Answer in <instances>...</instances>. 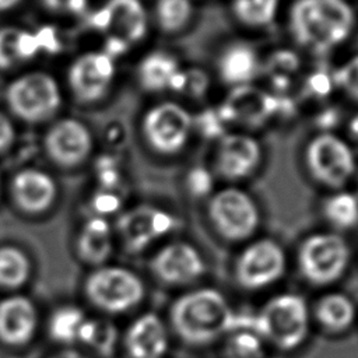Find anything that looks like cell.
<instances>
[{"mask_svg": "<svg viewBox=\"0 0 358 358\" xmlns=\"http://www.w3.org/2000/svg\"><path fill=\"white\" fill-rule=\"evenodd\" d=\"M316 319L331 331H341L355 319L354 302L344 294H327L316 305Z\"/></svg>", "mask_w": 358, "mask_h": 358, "instance_id": "cb8c5ba5", "label": "cell"}, {"mask_svg": "<svg viewBox=\"0 0 358 358\" xmlns=\"http://www.w3.org/2000/svg\"><path fill=\"white\" fill-rule=\"evenodd\" d=\"M78 341L102 355H110L117 341V330L113 323L103 319H85Z\"/></svg>", "mask_w": 358, "mask_h": 358, "instance_id": "83f0119b", "label": "cell"}, {"mask_svg": "<svg viewBox=\"0 0 358 358\" xmlns=\"http://www.w3.org/2000/svg\"><path fill=\"white\" fill-rule=\"evenodd\" d=\"M124 348L130 358H162L168 351V333L162 319L147 312L126 330Z\"/></svg>", "mask_w": 358, "mask_h": 358, "instance_id": "d6986e66", "label": "cell"}, {"mask_svg": "<svg viewBox=\"0 0 358 358\" xmlns=\"http://www.w3.org/2000/svg\"><path fill=\"white\" fill-rule=\"evenodd\" d=\"M152 274L165 284L183 285L203 275L206 266L199 250L186 242L162 246L151 259Z\"/></svg>", "mask_w": 358, "mask_h": 358, "instance_id": "9a60e30c", "label": "cell"}, {"mask_svg": "<svg viewBox=\"0 0 358 358\" xmlns=\"http://www.w3.org/2000/svg\"><path fill=\"white\" fill-rule=\"evenodd\" d=\"M20 29L14 27L0 28V69H10L18 62L17 38Z\"/></svg>", "mask_w": 358, "mask_h": 358, "instance_id": "836d02e7", "label": "cell"}, {"mask_svg": "<svg viewBox=\"0 0 358 358\" xmlns=\"http://www.w3.org/2000/svg\"><path fill=\"white\" fill-rule=\"evenodd\" d=\"M192 124L193 119L182 105L165 101L147 110L143 119V134L157 152L171 155L185 147Z\"/></svg>", "mask_w": 358, "mask_h": 358, "instance_id": "9c48e42d", "label": "cell"}, {"mask_svg": "<svg viewBox=\"0 0 358 358\" xmlns=\"http://www.w3.org/2000/svg\"><path fill=\"white\" fill-rule=\"evenodd\" d=\"M207 213L215 231L228 241H245L252 236L260 222L255 200L238 187H225L214 193Z\"/></svg>", "mask_w": 358, "mask_h": 358, "instance_id": "52a82bcc", "label": "cell"}, {"mask_svg": "<svg viewBox=\"0 0 358 358\" xmlns=\"http://www.w3.org/2000/svg\"><path fill=\"white\" fill-rule=\"evenodd\" d=\"M87 22L95 31L117 38L129 46L141 41L147 32V14L140 0H106L90 13Z\"/></svg>", "mask_w": 358, "mask_h": 358, "instance_id": "8fae6325", "label": "cell"}, {"mask_svg": "<svg viewBox=\"0 0 358 358\" xmlns=\"http://www.w3.org/2000/svg\"><path fill=\"white\" fill-rule=\"evenodd\" d=\"M15 204L28 214L46 211L56 197V183L50 175L36 168H25L11 182Z\"/></svg>", "mask_w": 358, "mask_h": 358, "instance_id": "ffe728a7", "label": "cell"}, {"mask_svg": "<svg viewBox=\"0 0 358 358\" xmlns=\"http://www.w3.org/2000/svg\"><path fill=\"white\" fill-rule=\"evenodd\" d=\"M115 73V59L102 50L87 52L71 63L69 69V84L78 99L94 102L105 96L109 91Z\"/></svg>", "mask_w": 358, "mask_h": 358, "instance_id": "5bb4252c", "label": "cell"}, {"mask_svg": "<svg viewBox=\"0 0 358 358\" xmlns=\"http://www.w3.org/2000/svg\"><path fill=\"white\" fill-rule=\"evenodd\" d=\"M236 312L217 289L199 288L180 295L171 308L175 333L187 344L204 345L227 336L235 324Z\"/></svg>", "mask_w": 358, "mask_h": 358, "instance_id": "7a4b0ae2", "label": "cell"}, {"mask_svg": "<svg viewBox=\"0 0 358 358\" xmlns=\"http://www.w3.org/2000/svg\"><path fill=\"white\" fill-rule=\"evenodd\" d=\"M262 159V148L256 138L242 133L224 134L220 140L215 166L227 179L249 176Z\"/></svg>", "mask_w": 358, "mask_h": 358, "instance_id": "ac0fdd59", "label": "cell"}, {"mask_svg": "<svg viewBox=\"0 0 358 358\" xmlns=\"http://www.w3.org/2000/svg\"><path fill=\"white\" fill-rule=\"evenodd\" d=\"M45 148L49 157L59 165L74 166L83 162L91 152V133L80 120L64 117L48 130Z\"/></svg>", "mask_w": 358, "mask_h": 358, "instance_id": "2e32d148", "label": "cell"}, {"mask_svg": "<svg viewBox=\"0 0 358 358\" xmlns=\"http://www.w3.org/2000/svg\"><path fill=\"white\" fill-rule=\"evenodd\" d=\"M87 316L76 305H62L56 308L48 320V333L52 340L60 344L78 341L80 330Z\"/></svg>", "mask_w": 358, "mask_h": 358, "instance_id": "4316f807", "label": "cell"}, {"mask_svg": "<svg viewBox=\"0 0 358 358\" xmlns=\"http://www.w3.org/2000/svg\"><path fill=\"white\" fill-rule=\"evenodd\" d=\"M85 298L99 310L110 315L136 308L144 298L141 278L120 266H98L84 280Z\"/></svg>", "mask_w": 358, "mask_h": 358, "instance_id": "277c9868", "label": "cell"}, {"mask_svg": "<svg viewBox=\"0 0 358 358\" xmlns=\"http://www.w3.org/2000/svg\"><path fill=\"white\" fill-rule=\"evenodd\" d=\"M98 179L105 190H112L119 183V172L116 164L109 157H102L96 164Z\"/></svg>", "mask_w": 358, "mask_h": 358, "instance_id": "74e56055", "label": "cell"}, {"mask_svg": "<svg viewBox=\"0 0 358 358\" xmlns=\"http://www.w3.org/2000/svg\"><path fill=\"white\" fill-rule=\"evenodd\" d=\"M278 0H234L235 17L249 27H264L270 24L277 13Z\"/></svg>", "mask_w": 358, "mask_h": 358, "instance_id": "f546056e", "label": "cell"}, {"mask_svg": "<svg viewBox=\"0 0 358 358\" xmlns=\"http://www.w3.org/2000/svg\"><path fill=\"white\" fill-rule=\"evenodd\" d=\"M199 131L207 138H215L224 136V120L221 119L217 109L203 110L194 120Z\"/></svg>", "mask_w": 358, "mask_h": 358, "instance_id": "e575fe53", "label": "cell"}, {"mask_svg": "<svg viewBox=\"0 0 358 358\" xmlns=\"http://www.w3.org/2000/svg\"><path fill=\"white\" fill-rule=\"evenodd\" d=\"M299 64H301V60L296 53L288 49H280L270 55L267 70L270 77L280 76V77L289 78V76L299 69Z\"/></svg>", "mask_w": 358, "mask_h": 358, "instance_id": "d6a6232c", "label": "cell"}, {"mask_svg": "<svg viewBox=\"0 0 358 358\" xmlns=\"http://www.w3.org/2000/svg\"><path fill=\"white\" fill-rule=\"evenodd\" d=\"M257 71V57L255 50L245 45L236 43L229 46L220 59V74L228 84L243 85L250 81Z\"/></svg>", "mask_w": 358, "mask_h": 358, "instance_id": "603a6c76", "label": "cell"}, {"mask_svg": "<svg viewBox=\"0 0 358 358\" xmlns=\"http://www.w3.org/2000/svg\"><path fill=\"white\" fill-rule=\"evenodd\" d=\"M38 309L31 298L11 294L0 299V341L8 347L28 344L38 329Z\"/></svg>", "mask_w": 358, "mask_h": 358, "instance_id": "e0dca14e", "label": "cell"}, {"mask_svg": "<svg viewBox=\"0 0 358 358\" xmlns=\"http://www.w3.org/2000/svg\"><path fill=\"white\" fill-rule=\"evenodd\" d=\"M280 96L249 84L236 85L217 109L224 123H241L259 127L278 115Z\"/></svg>", "mask_w": 358, "mask_h": 358, "instance_id": "4fadbf2b", "label": "cell"}, {"mask_svg": "<svg viewBox=\"0 0 358 358\" xmlns=\"http://www.w3.org/2000/svg\"><path fill=\"white\" fill-rule=\"evenodd\" d=\"M338 110L334 109V108H327V109H323L315 119L316 124L323 129V130H329L331 127H334L337 123H338Z\"/></svg>", "mask_w": 358, "mask_h": 358, "instance_id": "ee69618b", "label": "cell"}, {"mask_svg": "<svg viewBox=\"0 0 358 358\" xmlns=\"http://www.w3.org/2000/svg\"><path fill=\"white\" fill-rule=\"evenodd\" d=\"M20 3H21V0H0V11H6V10H10V8H14Z\"/></svg>", "mask_w": 358, "mask_h": 358, "instance_id": "bcb514c9", "label": "cell"}, {"mask_svg": "<svg viewBox=\"0 0 358 358\" xmlns=\"http://www.w3.org/2000/svg\"><path fill=\"white\" fill-rule=\"evenodd\" d=\"M185 76H186V84L183 91H186L193 96H200L206 92L208 87V77L204 71L199 69H190L185 71Z\"/></svg>", "mask_w": 358, "mask_h": 358, "instance_id": "ab89813d", "label": "cell"}, {"mask_svg": "<svg viewBox=\"0 0 358 358\" xmlns=\"http://www.w3.org/2000/svg\"><path fill=\"white\" fill-rule=\"evenodd\" d=\"M186 185L193 196L201 197L213 190V176L208 169L203 166H196L187 173Z\"/></svg>", "mask_w": 358, "mask_h": 358, "instance_id": "d590c367", "label": "cell"}, {"mask_svg": "<svg viewBox=\"0 0 358 358\" xmlns=\"http://www.w3.org/2000/svg\"><path fill=\"white\" fill-rule=\"evenodd\" d=\"M10 109L27 122L50 117L62 105L57 81L48 73L32 71L13 80L6 90Z\"/></svg>", "mask_w": 358, "mask_h": 358, "instance_id": "5b68a950", "label": "cell"}, {"mask_svg": "<svg viewBox=\"0 0 358 358\" xmlns=\"http://www.w3.org/2000/svg\"><path fill=\"white\" fill-rule=\"evenodd\" d=\"M48 358H90L87 357L85 354L77 351V350H71V348H67V350H62V351H57L55 354H52L50 357Z\"/></svg>", "mask_w": 358, "mask_h": 358, "instance_id": "f6af8a7d", "label": "cell"}, {"mask_svg": "<svg viewBox=\"0 0 358 358\" xmlns=\"http://www.w3.org/2000/svg\"><path fill=\"white\" fill-rule=\"evenodd\" d=\"M333 87L331 76L324 71H315L306 80V90L317 98L327 96L333 91Z\"/></svg>", "mask_w": 358, "mask_h": 358, "instance_id": "f35d334b", "label": "cell"}, {"mask_svg": "<svg viewBox=\"0 0 358 358\" xmlns=\"http://www.w3.org/2000/svg\"><path fill=\"white\" fill-rule=\"evenodd\" d=\"M227 336V358H263L264 340L253 326V315L236 313L234 329Z\"/></svg>", "mask_w": 358, "mask_h": 358, "instance_id": "7402d4cb", "label": "cell"}, {"mask_svg": "<svg viewBox=\"0 0 358 358\" xmlns=\"http://www.w3.org/2000/svg\"><path fill=\"white\" fill-rule=\"evenodd\" d=\"M176 227L172 214L152 206H137L123 213L117 221V231L124 248L130 253L147 249L152 242L165 236Z\"/></svg>", "mask_w": 358, "mask_h": 358, "instance_id": "7c38bea8", "label": "cell"}, {"mask_svg": "<svg viewBox=\"0 0 358 358\" xmlns=\"http://www.w3.org/2000/svg\"><path fill=\"white\" fill-rule=\"evenodd\" d=\"M190 0H158L157 20L165 32H176L182 29L192 17Z\"/></svg>", "mask_w": 358, "mask_h": 358, "instance_id": "4dcf8cb0", "label": "cell"}, {"mask_svg": "<svg viewBox=\"0 0 358 358\" xmlns=\"http://www.w3.org/2000/svg\"><path fill=\"white\" fill-rule=\"evenodd\" d=\"M112 249V234L108 221L99 215L88 218L83 224L76 241L78 257L83 262L98 267L105 264Z\"/></svg>", "mask_w": 358, "mask_h": 358, "instance_id": "44dd1931", "label": "cell"}, {"mask_svg": "<svg viewBox=\"0 0 358 358\" xmlns=\"http://www.w3.org/2000/svg\"><path fill=\"white\" fill-rule=\"evenodd\" d=\"M14 134L15 131L13 123L3 112H0V151L7 148L13 143Z\"/></svg>", "mask_w": 358, "mask_h": 358, "instance_id": "7bdbcfd3", "label": "cell"}, {"mask_svg": "<svg viewBox=\"0 0 358 358\" xmlns=\"http://www.w3.org/2000/svg\"><path fill=\"white\" fill-rule=\"evenodd\" d=\"M350 262V248L344 238L331 232L309 235L298 252L302 275L312 284L324 285L338 280Z\"/></svg>", "mask_w": 358, "mask_h": 358, "instance_id": "8992f818", "label": "cell"}, {"mask_svg": "<svg viewBox=\"0 0 358 358\" xmlns=\"http://www.w3.org/2000/svg\"><path fill=\"white\" fill-rule=\"evenodd\" d=\"M333 84L358 102V55L340 64L331 76Z\"/></svg>", "mask_w": 358, "mask_h": 358, "instance_id": "1f68e13d", "label": "cell"}, {"mask_svg": "<svg viewBox=\"0 0 358 358\" xmlns=\"http://www.w3.org/2000/svg\"><path fill=\"white\" fill-rule=\"evenodd\" d=\"M287 257L280 243L273 239H259L246 246L235 263V278L242 288L262 289L285 271Z\"/></svg>", "mask_w": 358, "mask_h": 358, "instance_id": "30bf717a", "label": "cell"}, {"mask_svg": "<svg viewBox=\"0 0 358 358\" xmlns=\"http://www.w3.org/2000/svg\"><path fill=\"white\" fill-rule=\"evenodd\" d=\"M32 267L28 255L14 245L0 246V287L15 291L27 284Z\"/></svg>", "mask_w": 358, "mask_h": 358, "instance_id": "d4e9b609", "label": "cell"}, {"mask_svg": "<svg viewBox=\"0 0 358 358\" xmlns=\"http://www.w3.org/2000/svg\"><path fill=\"white\" fill-rule=\"evenodd\" d=\"M323 213L336 228H354L358 224V199L351 193L338 192L326 200Z\"/></svg>", "mask_w": 358, "mask_h": 358, "instance_id": "f1b7e54d", "label": "cell"}, {"mask_svg": "<svg viewBox=\"0 0 358 358\" xmlns=\"http://www.w3.org/2000/svg\"><path fill=\"white\" fill-rule=\"evenodd\" d=\"M42 1L52 11L83 14L87 10L88 0H42Z\"/></svg>", "mask_w": 358, "mask_h": 358, "instance_id": "b9f144b4", "label": "cell"}, {"mask_svg": "<svg viewBox=\"0 0 358 358\" xmlns=\"http://www.w3.org/2000/svg\"><path fill=\"white\" fill-rule=\"evenodd\" d=\"M179 70L173 56L152 52L147 55L138 66V78L141 85L148 91H159L169 87L175 73Z\"/></svg>", "mask_w": 358, "mask_h": 358, "instance_id": "484cf974", "label": "cell"}, {"mask_svg": "<svg viewBox=\"0 0 358 358\" xmlns=\"http://www.w3.org/2000/svg\"><path fill=\"white\" fill-rule=\"evenodd\" d=\"M305 159L312 176L333 189L344 186L355 171V158L350 145L329 131H323L309 141Z\"/></svg>", "mask_w": 358, "mask_h": 358, "instance_id": "ba28073f", "label": "cell"}, {"mask_svg": "<svg viewBox=\"0 0 358 358\" xmlns=\"http://www.w3.org/2000/svg\"><path fill=\"white\" fill-rule=\"evenodd\" d=\"M348 129H350V133H351L355 138H358V113L350 120Z\"/></svg>", "mask_w": 358, "mask_h": 358, "instance_id": "7dc6e473", "label": "cell"}, {"mask_svg": "<svg viewBox=\"0 0 358 358\" xmlns=\"http://www.w3.org/2000/svg\"><path fill=\"white\" fill-rule=\"evenodd\" d=\"M288 22L301 46L326 53L348 39L355 15L345 0H295Z\"/></svg>", "mask_w": 358, "mask_h": 358, "instance_id": "6da1fadb", "label": "cell"}, {"mask_svg": "<svg viewBox=\"0 0 358 358\" xmlns=\"http://www.w3.org/2000/svg\"><path fill=\"white\" fill-rule=\"evenodd\" d=\"M94 210L96 211V215L102 217L105 214L115 213L120 207V199L110 190L99 192L92 199Z\"/></svg>", "mask_w": 358, "mask_h": 358, "instance_id": "60d3db41", "label": "cell"}, {"mask_svg": "<svg viewBox=\"0 0 358 358\" xmlns=\"http://www.w3.org/2000/svg\"><path fill=\"white\" fill-rule=\"evenodd\" d=\"M309 309L298 294H280L253 315V326L264 341L280 350L299 347L309 333Z\"/></svg>", "mask_w": 358, "mask_h": 358, "instance_id": "3957f363", "label": "cell"}, {"mask_svg": "<svg viewBox=\"0 0 358 358\" xmlns=\"http://www.w3.org/2000/svg\"><path fill=\"white\" fill-rule=\"evenodd\" d=\"M34 32L38 39L41 52L49 53V55H56L62 50V41H60L57 29L55 27L42 25Z\"/></svg>", "mask_w": 358, "mask_h": 358, "instance_id": "8d00e7d4", "label": "cell"}]
</instances>
